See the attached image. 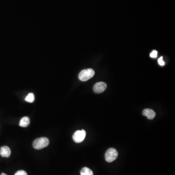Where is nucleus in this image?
Instances as JSON below:
<instances>
[{"label": "nucleus", "instance_id": "3", "mask_svg": "<svg viewBox=\"0 0 175 175\" xmlns=\"http://www.w3.org/2000/svg\"><path fill=\"white\" fill-rule=\"evenodd\" d=\"M118 152L115 149L111 148L107 151L105 154V159L108 162H111L114 161L118 157Z\"/></svg>", "mask_w": 175, "mask_h": 175}, {"label": "nucleus", "instance_id": "14", "mask_svg": "<svg viewBox=\"0 0 175 175\" xmlns=\"http://www.w3.org/2000/svg\"><path fill=\"white\" fill-rule=\"evenodd\" d=\"M1 175H6V174H5V173H2Z\"/></svg>", "mask_w": 175, "mask_h": 175}, {"label": "nucleus", "instance_id": "11", "mask_svg": "<svg viewBox=\"0 0 175 175\" xmlns=\"http://www.w3.org/2000/svg\"><path fill=\"white\" fill-rule=\"evenodd\" d=\"M14 175H27V174L25 171L20 170L17 172Z\"/></svg>", "mask_w": 175, "mask_h": 175}, {"label": "nucleus", "instance_id": "7", "mask_svg": "<svg viewBox=\"0 0 175 175\" xmlns=\"http://www.w3.org/2000/svg\"><path fill=\"white\" fill-rule=\"evenodd\" d=\"M142 115L145 116L147 117L148 119L152 120L155 117L156 113L151 109H146L142 111Z\"/></svg>", "mask_w": 175, "mask_h": 175}, {"label": "nucleus", "instance_id": "6", "mask_svg": "<svg viewBox=\"0 0 175 175\" xmlns=\"http://www.w3.org/2000/svg\"><path fill=\"white\" fill-rule=\"evenodd\" d=\"M11 155V150L7 146H3L0 148V155L2 157H10Z\"/></svg>", "mask_w": 175, "mask_h": 175}, {"label": "nucleus", "instance_id": "9", "mask_svg": "<svg viewBox=\"0 0 175 175\" xmlns=\"http://www.w3.org/2000/svg\"><path fill=\"white\" fill-rule=\"evenodd\" d=\"M81 175H93L92 171L88 167H84L80 171Z\"/></svg>", "mask_w": 175, "mask_h": 175}, {"label": "nucleus", "instance_id": "4", "mask_svg": "<svg viewBox=\"0 0 175 175\" xmlns=\"http://www.w3.org/2000/svg\"><path fill=\"white\" fill-rule=\"evenodd\" d=\"M86 132L84 130H77L74 133L72 136V139L76 143H80L84 141L85 138Z\"/></svg>", "mask_w": 175, "mask_h": 175}, {"label": "nucleus", "instance_id": "2", "mask_svg": "<svg viewBox=\"0 0 175 175\" xmlns=\"http://www.w3.org/2000/svg\"><path fill=\"white\" fill-rule=\"evenodd\" d=\"M95 74V71L92 69H85L80 72L78 77L82 81H86L92 78Z\"/></svg>", "mask_w": 175, "mask_h": 175}, {"label": "nucleus", "instance_id": "5", "mask_svg": "<svg viewBox=\"0 0 175 175\" xmlns=\"http://www.w3.org/2000/svg\"><path fill=\"white\" fill-rule=\"evenodd\" d=\"M107 85L103 82H99L95 84L93 86V91L96 93H101L105 91L106 89Z\"/></svg>", "mask_w": 175, "mask_h": 175}, {"label": "nucleus", "instance_id": "1", "mask_svg": "<svg viewBox=\"0 0 175 175\" xmlns=\"http://www.w3.org/2000/svg\"><path fill=\"white\" fill-rule=\"evenodd\" d=\"M49 144V140L46 137H41L37 138L34 141L33 143L34 148L36 150H41L47 147Z\"/></svg>", "mask_w": 175, "mask_h": 175}, {"label": "nucleus", "instance_id": "12", "mask_svg": "<svg viewBox=\"0 0 175 175\" xmlns=\"http://www.w3.org/2000/svg\"><path fill=\"white\" fill-rule=\"evenodd\" d=\"M158 52L157 51L153 50L152 52H151L150 55V56L152 58H156L157 56Z\"/></svg>", "mask_w": 175, "mask_h": 175}, {"label": "nucleus", "instance_id": "8", "mask_svg": "<svg viewBox=\"0 0 175 175\" xmlns=\"http://www.w3.org/2000/svg\"><path fill=\"white\" fill-rule=\"evenodd\" d=\"M30 122V119L28 117H23L21 119L19 125L21 127H26L29 126Z\"/></svg>", "mask_w": 175, "mask_h": 175}, {"label": "nucleus", "instance_id": "10", "mask_svg": "<svg viewBox=\"0 0 175 175\" xmlns=\"http://www.w3.org/2000/svg\"><path fill=\"white\" fill-rule=\"evenodd\" d=\"M26 101L28 102L29 103H33L35 100V96L33 93H30L27 95V96L26 97Z\"/></svg>", "mask_w": 175, "mask_h": 175}, {"label": "nucleus", "instance_id": "13", "mask_svg": "<svg viewBox=\"0 0 175 175\" xmlns=\"http://www.w3.org/2000/svg\"><path fill=\"white\" fill-rule=\"evenodd\" d=\"M158 63L161 66L165 65V63L164 61L163 60V57L161 56L158 59Z\"/></svg>", "mask_w": 175, "mask_h": 175}]
</instances>
